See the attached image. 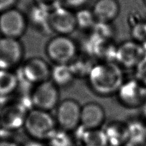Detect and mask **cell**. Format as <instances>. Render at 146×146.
<instances>
[{"instance_id":"1","label":"cell","mask_w":146,"mask_h":146,"mask_svg":"<svg viewBox=\"0 0 146 146\" xmlns=\"http://www.w3.org/2000/svg\"><path fill=\"white\" fill-rule=\"evenodd\" d=\"M87 77L91 89L102 96L118 92L124 80L120 67L112 61L94 64Z\"/></svg>"},{"instance_id":"2","label":"cell","mask_w":146,"mask_h":146,"mask_svg":"<svg viewBox=\"0 0 146 146\" xmlns=\"http://www.w3.org/2000/svg\"><path fill=\"white\" fill-rule=\"evenodd\" d=\"M24 128L32 139L46 142L58 126L49 111L33 108L28 112Z\"/></svg>"},{"instance_id":"3","label":"cell","mask_w":146,"mask_h":146,"mask_svg":"<svg viewBox=\"0 0 146 146\" xmlns=\"http://www.w3.org/2000/svg\"><path fill=\"white\" fill-rule=\"evenodd\" d=\"M77 51L76 44L69 35L55 36L46 47L47 56L54 64H70L76 57Z\"/></svg>"},{"instance_id":"4","label":"cell","mask_w":146,"mask_h":146,"mask_svg":"<svg viewBox=\"0 0 146 146\" xmlns=\"http://www.w3.org/2000/svg\"><path fill=\"white\" fill-rule=\"evenodd\" d=\"M82 107L76 100L67 98L60 102L56 107V117L58 128L71 133L80 126Z\"/></svg>"},{"instance_id":"5","label":"cell","mask_w":146,"mask_h":146,"mask_svg":"<svg viewBox=\"0 0 146 146\" xmlns=\"http://www.w3.org/2000/svg\"><path fill=\"white\" fill-rule=\"evenodd\" d=\"M59 99L58 87L51 80L36 84L31 95L33 108L49 112L56 108Z\"/></svg>"},{"instance_id":"6","label":"cell","mask_w":146,"mask_h":146,"mask_svg":"<svg viewBox=\"0 0 146 146\" xmlns=\"http://www.w3.org/2000/svg\"><path fill=\"white\" fill-rule=\"evenodd\" d=\"M27 27V18L15 8L0 13V33L3 37L18 39L24 34Z\"/></svg>"},{"instance_id":"7","label":"cell","mask_w":146,"mask_h":146,"mask_svg":"<svg viewBox=\"0 0 146 146\" xmlns=\"http://www.w3.org/2000/svg\"><path fill=\"white\" fill-rule=\"evenodd\" d=\"M28 110L22 103H9L0 109V128L15 131L24 127Z\"/></svg>"},{"instance_id":"8","label":"cell","mask_w":146,"mask_h":146,"mask_svg":"<svg viewBox=\"0 0 146 146\" xmlns=\"http://www.w3.org/2000/svg\"><path fill=\"white\" fill-rule=\"evenodd\" d=\"M23 46L18 39L0 38V69L12 70L21 62Z\"/></svg>"},{"instance_id":"9","label":"cell","mask_w":146,"mask_h":146,"mask_svg":"<svg viewBox=\"0 0 146 146\" xmlns=\"http://www.w3.org/2000/svg\"><path fill=\"white\" fill-rule=\"evenodd\" d=\"M51 68L40 57H32L27 60L21 68L22 76L26 81L38 84L50 80Z\"/></svg>"},{"instance_id":"10","label":"cell","mask_w":146,"mask_h":146,"mask_svg":"<svg viewBox=\"0 0 146 146\" xmlns=\"http://www.w3.org/2000/svg\"><path fill=\"white\" fill-rule=\"evenodd\" d=\"M49 25L58 35H69L77 28L75 14L62 6L50 13Z\"/></svg>"},{"instance_id":"11","label":"cell","mask_w":146,"mask_h":146,"mask_svg":"<svg viewBox=\"0 0 146 146\" xmlns=\"http://www.w3.org/2000/svg\"><path fill=\"white\" fill-rule=\"evenodd\" d=\"M145 49L133 41L122 43L116 50L115 59L119 64L127 68L137 66L145 55Z\"/></svg>"},{"instance_id":"12","label":"cell","mask_w":146,"mask_h":146,"mask_svg":"<svg viewBox=\"0 0 146 146\" xmlns=\"http://www.w3.org/2000/svg\"><path fill=\"white\" fill-rule=\"evenodd\" d=\"M105 119V110L97 102H88L82 107L80 126L83 128L100 129Z\"/></svg>"},{"instance_id":"13","label":"cell","mask_w":146,"mask_h":146,"mask_svg":"<svg viewBox=\"0 0 146 146\" xmlns=\"http://www.w3.org/2000/svg\"><path fill=\"white\" fill-rule=\"evenodd\" d=\"M76 130V140L80 146L109 145L104 129H87L80 126Z\"/></svg>"},{"instance_id":"14","label":"cell","mask_w":146,"mask_h":146,"mask_svg":"<svg viewBox=\"0 0 146 146\" xmlns=\"http://www.w3.org/2000/svg\"><path fill=\"white\" fill-rule=\"evenodd\" d=\"M92 11L96 21L109 23L117 16L119 6L116 0H98Z\"/></svg>"},{"instance_id":"15","label":"cell","mask_w":146,"mask_h":146,"mask_svg":"<svg viewBox=\"0 0 146 146\" xmlns=\"http://www.w3.org/2000/svg\"><path fill=\"white\" fill-rule=\"evenodd\" d=\"M119 99L122 103L129 106H136L144 98V91L137 82H129L121 86L118 91Z\"/></svg>"},{"instance_id":"16","label":"cell","mask_w":146,"mask_h":146,"mask_svg":"<svg viewBox=\"0 0 146 146\" xmlns=\"http://www.w3.org/2000/svg\"><path fill=\"white\" fill-rule=\"evenodd\" d=\"M74 77L69 64H55L51 68V80L58 88L68 86Z\"/></svg>"},{"instance_id":"17","label":"cell","mask_w":146,"mask_h":146,"mask_svg":"<svg viewBox=\"0 0 146 146\" xmlns=\"http://www.w3.org/2000/svg\"><path fill=\"white\" fill-rule=\"evenodd\" d=\"M107 137L109 145L122 146L128 142L127 125L113 122L109 124L104 129Z\"/></svg>"},{"instance_id":"18","label":"cell","mask_w":146,"mask_h":146,"mask_svg":"<svg viewBox=\"0 0 146 146\" xmlns=\"http://www.w3.org/2000/svg\"><path fill=\"white\" fill-rule=\"evenodd\" d=\"M19 78L11 70L0 69V97H6L15 92Z\"/></svg>"},{"instance_id":"19","label":"cell","mask_w":146,"mask_h":146,"mask_svg":"<svg viewBox=\"0 0 146 146\" xmlns=\"http://www.w3.org/2000/svg\"><path fill=\"white\" fill-rule=\"evenodd\" d=\"M49 14L50 13L35 5L30 10L29 19L38 30L48 33L53 32L49 25Z\"/></svg>"},{"instance_id":"20","label":"cell","mask_w":146,"mask_h":146,"mask_svg":"<svg viewBox=\"0 0 146 146\" xmlns=\"http://www.w3.org/2000/svg\"><path fill=\"white\" fill-rule=\"evenodd\" d=\"M128 142L135 146L142 145L146 141V126L138 121L127 125Z\"/></svg>"},{"instance_id":"21","label":"cell","mask_w":146,"mask_h":146,"mask_svg":"<svg viewBox=\"0 0 146 146\" xmlns=\"http://www.w3.org/2000/svg\"><path fill=\"white\" fill-rule=\"evenodd\" d=\"M46 146H74V140L70 132L57 128L46 141Z\"/></svg>"},{"instance_id":"22","label":"cell","mask_w":146,"mask_h":146,"mask_svg":"<svg viewBox=\"0 0 146 146\" xmlns=\"http://www.w3.org/2000/svg\"><path fill=\"white\" fill-rule=\"evenodd\" d=\"M75 16L77 28L83 30H91L96 22L92 10L86 9L78 10L75 14Z\"/></svg>"},{"instance_id":"23","label":"cell","mask_w":146,"mask_h":146,"mask_svg":"<svg viewBox=\"0 0 146 146\" xmlns=\"http://www.w3.org/2000/svg\"><path fill=\"white\" fill-rule=\"evenodd\" d=\"M69 64L74 77H88L91 69L94 65H91L86 59H77L76 57Z\"/></svg>"},{"instance_id":"24","label":"cell","mask_w":146,"mask_h":146,"mask_svg":"<svg viewBox=\"0 0 146 146\" xmlns=\"http://www.w3.org/2000/svg\"><path fill=\"white\" fill-rule=\"evenodd\" d=\"M109 23L96 21L91 30H92V35L101 39V40H110L112 33L111 27L108 25Z\"/></svg>"},{"instance_id":"25","label":"cell","mask_w":146,"mask_h":146,"mask_svg":"<svg viewBox=\"0 0 146 146\" xmlns=\"http://www.w3.org/2000/svg\"><path fill=\"white\" fill-rule=\"evenodd\" d=\"M36 6L51 13L62 7L63 0H34Z\"/></svg>"},{"instance_id":"26","label":"cell","mask_w":146,"mask_h":146,"mask_svg":"<svg viewBox=\"0 0 146 146\" xmlns=\"http://www.w3.org/2000/svg\"><path fill=\"white\" fill-rule=\"evenodd\" d=\"M136 76L140 83L146 86V54L136 66Z\"/></svg>"},{"instance_id":"27","label":"cell","mask_w":146,"mask_h":146,"mask_svg":"<svg viewBox=\"0 0 146 146\" xmlns=\"http://www.w3.org/2000/svg\"><path fill=\"white\" fill-rule=\"evenodd\" d=\"M135 38L140 41H146V24H139L133 30Z\"/></svg>"},{"instance_id":"28","label":"cell","mask_w":146,"mask_h":146,"mask_svg":"<svg viewBox=\"0 0 146 146\" xmlns=\"http://www.w3.org/2000/svg\"><path fill=\"white\" fill-rule=\"evenodd\" d=\"M17 0H0V13L14 8Z\"/></svg>"},{"instance_id":"29","label":"cell","mask_w":146,"mask_h":146,"mask_svg":"<svg viewBox=\"0 0 146 146\" xmlns=\"http://www.w3.org/2000/svg\"><path fill=\"white\" fill-rule=\"evenodd\" d=\"M88 0H63V1L69 7L78 8L84 5Z\"/></svg>"},{"instance_id":"30","label":"cell","mask_w":146,"mask_h":146,"mask_svg":"<svg viewBox=\"0 0 146 146\" xmlns=\"http://www.w3.org/2000/svg\"><path fill=\"white\" fill-rule=\"evenodd\" d=\"M23 146H46V145L43 144L42 141L32 139L27 142H26Z\"/></svg>"},{"instance_id":"31","label":"cell","mask_w":146,"mask_h":146,"mask_svg":"<svg viewBox=\"0 0 146 146\" xmlns=\"http://www.w3.org/2000/svg\"><path fill=\"white\" fill-rule=\"evenodd\" d=\"M0 146H19L17 143L9 140H0Z\"/></svg>"},{"instance_id":"32","label":"cell","mask_w":146,"mask_h":146,"mask_svg":"<svg viewBox=\"0 0 146 146\" xmlns=\"http://www.w3.org/2000/svg\"><path fill=\"white\" fill-rule=\"evenodd\" d=\"M122 146H135V145L131 144V143L129 142H127L126 143H125V144L124 145H122Z\"/></svg>"},{"instance_id":"33","label":"cell","mask_w":146,"mask_h":146,"mask_svg":"<svg viewBox=\"0 0 146 146\" xmlns=\"http://www.w3.org/2000/svg\"><path fill=\"white\" fill-rule=\"evenodd\" d=\"M145 1H146V0H145Z\"/></svg>"},{"instance_id":"34","label":"cell","mask_w":146,"mask_h":146,"mask_svg":"<svg viewBox=\"0 0 146 146\" xmlns=\"http://www.w3.org/2000/svg\"><path fill=\"white\" fill-rule=\"evenodd\" d=\"M0 129H1V128H0Z\"/></svg>"}]
</instances>
